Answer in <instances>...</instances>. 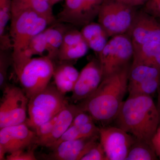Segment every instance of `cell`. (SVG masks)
Masks as SVG:
<instances>
[{
	"label": "cell",
	"instance_id": "484cf974",
	"mask_svg": "<svg viewBox=\"0 0 160 160\" xmlns=\"http://www.w3.org/2000/svg\"><path fill=\"white\" fill-rule=\"evenodd\" d=\"M12 0H0V40L8 38L5 32L9 20L11 19Z\"/></svg>",
	"mask_w": 160,
	"mask_h": 160
},
{
	"label": "cell",
	"instance_id": "8fae6325",
	"mask_svg": "<svg viewBox=\"0 0 160 160\" xmlns=\"http://www.w3.org/2000/svg\"><path fill=\"white\" fill-rule=\"evenodd\" d=\"M103 78L102 69L99 61L92 60L79 72L72 92V101L76 103L89 97L98 89Z\"/></svg>",
	"mask_w": 160,
	"mask_h": 160
},
{
	"label": "cell",
	"instance_id": "d6986e66",
	"mask_svg": "<svg viewBox=\"0 0 160 160\" xmlns=\"http://www.w3.org/2000/svg\"><path fill=\"white\" fill-rule=\"evenodd\" d=\"M44 30L46 41V52L47 57L52 61L57 60L58 53L64 38L65 32L68 30L66 26L58 22Z\"/></svg>",
	"mask_w": 160,
	"mask_h": 160
},
{
	"label": "cell",
	"instance_id": "4316f807",
	"mask_svg": "<svg viewBox=\"0 0 160 160\" xmlns=\"http://www.w3.org/2000/svg\"><path fill=\"white\" fill-rule=\"evenodd\" d=\"M8 49L0 51V88L3 90L8 86L7 72L9 66L12 64V54H9Z\"/></svg>",
	"mask_w": 160,
	"mask_h": 160
},
{
	"label": "cell",
	"instance_id": "f546056e",
	"mask_svg": "<svg viewBox=\"0 0 160 160\" xmlns=\"http://www.w3.org/2000/svg\"><path fill=\"white\" fill-rule=\"evenodd\" d=\"M81 160H107L105 151L100 141L90 149Z\"/></svg>",
	"mask_w": 160,
	"mask_h": 160
},
{
	"label": "cell",
	"instance_id": "ac0fdd59",
	"mask_svg": "<svg viewBox=\"0 0 160 160\" xmlns=\"http://www.w3.org/2000/svg\"><path fill=\"white\" fill-rule=\"evenodd\" d=\"M132 64H142L160 69V41L133 47Z\"/></svg>",
	"mask_w": 160,
	"mask_h": 160
},
{
	"label": "cell",
	"instance_id": "1f68e13d",
	"mask_svg": "<svg viewBox=\"0 0 160 160\" xmlns=\"http://www.w3.org/2000/svg\"><path fill=\"white\" fill-rule=\"evenodd\" d=\"M94 121L93 118L89 112L83 111L81 109L78 112L77 114L76 115L70 126L79 127Z\"/></svg>",
	"mask_w": 160,
	"mask_h": 160
},
{
	"label": "cell",
	"instance_id": "2e32d148",
	"mask_svg": "<svg viewBox=\"0 0 160 160\" xmlns=\"http://www.w3.org/2000/svg\"><path fill=\"white\" fill-rule=\"evenodd\" d=\"M58 22L74 26L87 24L84 0H65L63 9L58 14Z\"/></svg>",
	"mask_w": 160,
	"mask_h": 160
},
{
	"label": "cell",
	"instance_id": "5bb4252c",
	"mask_svg": "<svg viewBox=\"0 0 160 160\" xmlns=\"http://www.w3.org/2000/svg\"><path fill=\"white\" fill-rule=\"evenodd\" d=\"M81 110L78 105L68 104L59 113L56 122L51 133L35 145L51 149L55 143L71 126L73 118Z\"/></svg>",
	"mask_w": 160,
	"mask_h": 160
},
{
	"label": "cell",
	"instance_id": "8d00e7d4",
	"mask_svg": "<svg viewBox=\"0 0 160 160\" xmlns=\"http://www.w3.org/2000/svg\"><path fill=\"white\" fill-rule=\"evenodd\" d=\"M50 1L52 6H53L54 5L56 4L57 3L59 2H61L62 0H50Z\"/></svg>",
	"mask_w": 160,
	"mask_h": 160
},
{
	"label": "cell",
	"instance_id": "30bf717a",
	"mask_svg": "<svg viewBox=\"0 0 160 160\" xmlns=\"http://www.w3.org/2000/svg\"><path fill=\"white\" fill-rule=\"evenodd\" d=\"M36 133L26 122L0 129V160L6 153L25 150L36 140Z\"/></svg>",
	"mask_w": 160,
	"mask_h": 160
},
{
	"label": "cell",
	"instance_id": "ba28073f",
	"mask_svg": "<svg viewBox=\"0 0 160 160\" xmlns=\"http://www.w3.org/2000/svg\"><path fill=\"white\" fill-rule=\"evenodd\" d=\"M0 104V129L26 122L29 99L22 88L8 86Z\"/></svg>",
	"mask_w": 160,
	"mask_h": 160
},
{
	"label": "cell",
	"instance_id": "d590c367",
	"mask_svg": "<svg viewBox=\"0 0 160 160\" xmlns=\"http://www.w3.org/2000/svg\"><path fill=\"white\" fill-rule=\"evenodd\" d=\"M158 102L157 106L158 110L159 113L160 120V88L158 91Z\"/></svg>",
	"mask_w": 160,
	"mask_h": 160
},
{
	"label": "cell",
	"instance_id": "f1b7e54d",
	"mask_svg": "<svg viewBox=\"0 0 160 160\" xmlns=\"http://www.w3.org/2000/svg\"><path fill=\"white\" fill-rule=\"evenodd\" d=\"M105 0H84L86 17L87 24L98 15L101 6Z\"/></svg>",
	"mask_w": 160,
	"mask_h": 160
},
{
	"label": "cell",
	"instance_id": "5b68a950",
	"mask_svg": "<svg viewBox=\"0 0 160 160\" xmlns=\"http://www.w3.org/2000/svg\"><path fill=\"white\" fill-rule=\"evenodd\" d=\"M54 69L53 61L46 56L32 58L23 66L17 76L29 99L49 85Z\"/></svg>",
	"mask_w": 160,
	"mask_h": 160
},
{
	"label": "cell",
	"instance_id": "e0dca14e",
	"mask_svg": "<svg viewBox=\"0 0 160 160\" xmlns=\"http://www.w3.org/2000/svg\"><path fill=\"white\" fill-rule=\"evenodd\" d=\"M81 33L89 49L98 55L106 46L109 41V35L99 23L86 24L81 30Z\"/></svg>",
	"mask_w": 160,
	"mask_h": 160
},
{
	"label": "cell",
	"instance_id": "44dd1931",
	"mask_svg": "<svg viewBox=\"0 0 160 160\" xmlns=\"http://www.w3.org/2000/svg\"><path fill=\"white\" fill-rule=\"evenodd\" d=\"M157 155L151 145L136 139L129 149L126 160H157Z\"/></svg>",
	"mask_w": 160,
	"mask_h": 160
},
{
	"label": "cell",
	"instance_id": "74e56055",
	"mask_svg": "<svg viewBox=\"0 0 160 160\" xmlns=\"http://www.w3.org/2000/svg\"></svg>",
	"mask_w": 160,
	"mask_h": 160
},
{
	"label": "cell",
	"instance_id": "8992f818",
	"mask_svg": "<svg viewBox=\"0 0 160 160\" xmlns=\"http://www.w3.org/2000/svg\"><path fill=\"white\" fill-rule=\"evenodd\" d=\"M133 51L132 42L127 33L111 37L98 54L103 78L129 66Z\"/></svg>",
	"mask_w": 160,
	"mask_h": 160
},
{
	"label": "cell",
	"instance_id": "3957f363",
	"mask_svg": "<svg viewBox=\"0 0 160 160\" xmlns=\"http://www.w3.org/2000/svg\"><path fill=\"white\" fill-rule=\"evenodd\" d=\"M10 21L12 65L17 75L30 60L26 52L30 41L49 24L23 0H12Z\"/></svg>",
	"mask_w": 160,
	"mask_h": 160
},
{
	"label": "cell",
	"instance_id": "6da1fadb",
	"mask_svg": "<svg viewBox=\"0 0 160 160\" xmlns=\"http://www.w3.org/2000/svg\"><path fill=\"white\" fill-rule=\"evenodd\" d=\"M130 67L129 65L103 78L97 90L78 104L81 109L104 125L114 121L128 91Z\"/></svg>",
	"mask_w": 160,
	"mask_h": 160
},
{
	"label": "cell",
	"instance_id": "83f0119b",
	"mask_svg": "<svg viewBox=\"0 0 160 160\" xmlns=\"http://www.w3.org/2000/svg\"><path fill=\"white\" fill-rule=\"evenodd\" d=\"M59 113L56 115L54 117L52 118L51 119L49 120V121H47L46 122L43 123L42 125L38 126L34 129V131L36 133L37 136L35 145L38 141L45 138L51 133L53 129L57 120Z\"/></svg>",
	"mask_w": 160,
	"mask_h": 160
},
{
	"label": "cell",
	"instance_id": "9a60e30c",
	"mask_svg": "<svg viewBox=\"0 0 160 160\" xmlns=\"http://www.w3.org/2000/svg\"><path fill=\"white\" fill-rule=\"evenodd\" d=\"M59 64L54 65L53 77L55 86L58 90L66 95L72 92L78 78L79 72L73 65L66 61H59Z\"/></svg>",
	"mask_w": 160,
	"mask_h": 160
},
{
	"label": "cell",
	"instance_id": "603a6c76",
	"mask_svg": "<svg viewBox=\"0 0 160 160\" xmlns=\"http://www.w3.org/2000/svg\"><path fill=\"white\" fill-rule=\"evenodd\" d=\"M36 12L47 20L49 25L56 22L50 0H23Z\"/></svg>",
	"mask_w": 160,
	"mask_h": 160
},
{
	"label": "cell",
	"instance_id": "cb8c5ba5",
	"mask_svg": "<svg viewBox=\"0 0 160 160\" xmlns=\"http://www.w3.org/2000/svg\"><path fill=\"white\" fill-rule=\"evenodd\" d=\"M160 88V79L150 80L128 87L129 95H142L152 97Z\"/></svg>",
	"mask_w": 160,
	"mask_h": 160
},
{
	"label": "cell",
	"instance_id": "7a4b0ae2",
	"mask_svg": "<svg viewBox=\"0 0 160 160\" xmlns=\"http://www.w3.org/2000/svg\"><path fill=\"white\" fill-rule=\"evenodd\" d=\"M114 121L117 127L151 146L160 123L157 106L152 97L142 95H129Z\"/></svg>",
	"mask_w": 160,
	"mask_h": 160
},
{
	"label": "cell",
	"instance_id": "4fadbf2b",
	"mask_svg": "<svg viewBox=\"0 0 160 160\" xmlns=\"http://www.w3.org/2000/svg\"><path fill=\"white\" fill-rule=\"evenodd\" d=\"M99 140V134L62 142L52 149V152L48 158L57 160H81Z\"/></svg>",
	"mask_w": 160,
	"mask_h": 160
},
{
	"label": "cell",
	"instance_id": "e575fe53",
	"mask_svg": "<svg viewBox=\"0 0 160 160\" xmlns=\"http://www.w3.org/2000/svg\"><path fill=\"white\" fill-rule=\"evenodd\" d=\"M125 5L135 7L136 6L144 5L148 0H116Z\"/></svg>",
	"mask_w": 160,
	"mask_h": 160
},
{
	"label": "cell",
	"instance_id": "7c38bea8",
	"mask_svg": "<svg viewBox=\"0 0 160 160\" xmlns=\"http://www.w3.org/2000/svg\"><path fill=\"white\" fill-rule=\"evenodd\" d=\"M127 34L133 47L160 41V20L144 10L137 12Z\"/></svg>",
	"mask_w": 160,
	"mask_h": 160
},
{
	"label": "cell",
	"instance_id": "d4e9b609",
	"mask_svg": "<svg viewBox=\"0 0 160 160\" xmlns=\"http://www.w3.org/2000/svg\"><path fill=\"white\" fill-rule=\"evenodd\" d=\"M47 45L46 36L44 31L35 36L29 43L26 54L29 60L34 55L43 56L44 52H46Z\"/></svg>",
	"mask_w": 160,
	"mask_h": 160
},
{
	"label": "cell",
	"instance_id": "836d02e7",
	"mask_svg": "<svg viewBox=\"0 0 160 160\" xmlns=\"http://www.w3.org/2000/svg\"><path fill=\"white\" fill-rule=\"evenodd\" d=\"M152 146L160 160V124L151 141Z\"/></svg>",
	"mask_w": 160,
	"mask_h": 160
},
{
	"label": "cell",
	"instance_id": "9c48e42d",
	"mask_svg": "<svg viewBox=\"0 0 160 160\" xmlns=\"http://www.w3.org/2000/svg\"><path fill=\"white\" fill-rule=\"evenodd\" d=\"M136 139L133 136L116 126L100 128L99 141L107 160H126Z\"/></svg>",
	"mask_w": 160,
	"mask_h": 160
},
{
	"label": "cell",
	"instance_id": "277c9868",
	"mask_svg": "<svg viewBox=\"0 0 160 160\" xmlns=\"http://www.w3.org/2000/svg\"><path fill=\"white\" fill-rule=\"evenodd\" d=\"M69 104L65 95L49 83L45 89L29 99V117L26 123L34 130L58 114Z\"/></svg>",
	"mask_w": 160,
	"mask_h": 160
},
{
	"label": "cell",
	"instance_id": "7402d4cb",
	"mask_svg": "<svg viewBox=\"0 0 160 160\" xmlns=\"http://www.w3.org/2000/svg\"><path fill=\"white\" fill-rule=\"evenodd\" d=\"M89 49L85 40L70 46L60 48L57 60L59 61L70 62L83 57Z\"/></svg>",
	"mask_w": 160,
	"mask_h": 160
},
{
	"label": "cell",
	"instance_id": "d6a6232c",
	"mask_svg": "<svg viewBox=\"0 0 160 160\" xmlns=\"http://www.w3.org/2000/svg\"><path fill=\"white\" fill-rule=\"evenodd\" d=\"M144 6V11L160 19V0H148Z\"/></svg>",
	"mask_w": 160,
	"mask_h": 160
},
{
	"label": "cell",
	"instance_id": "ffe728a7",
	"mask_svg": "<svg viewBox=\"0 0 160 160\" xmlns=\"http://www.w3.org/2000/svg\"><path fill=\"white\" fill-rule=\"evenodd\" d=\"M158 79H160L159 68L142 64H132L129 70L128 87Z\"/></svg>",
	"mask_w": 160,
	"mask_h": 160
},
{
	"label": "cell",
	"instance_id": "4dcf8cb0",
	"mask_svg": "<svg viewBox=\"0 0 160 160\" xmlns=\"http://www.w3.org/2000/svg\"><path fill=\"white\" fill-rule=\"evenodd\" d=\"M37 159L32 150H19L9 154L6 156L7 160H36Z\"/></svg>",
	"mask_w": 160,
	"mask_h": 160
},
{
	"label": "cell",
	"instance_id": "52a82bcc",
	"mask_svg": "<svg viewBox=\"0 0 160 160\" xmlns=\"http://www.w3.org/2000/svg\"><path fill=\"white\" fill-rule=\"evenodd\" d=\"M134 8L116 0H105L98 12V22L109 37L126 34L131 28L136 14Z\"/></svg>",
	"mask_w": 160,
	"mask_h": 160
}]
</instances>
